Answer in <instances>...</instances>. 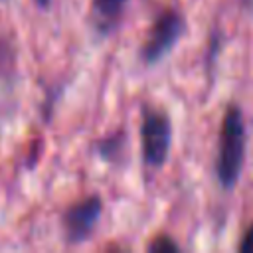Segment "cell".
I'll use <instances>...</instances> for the list:
<instances>
[{"mask_svg": "<svg viewBox=\"0 0 253 253\" xmlns=\"http://www.w3.org/2000/svg\"><path fill=\"white\" fill-rule=\"evenodd\" d=\"M239 251H245V253H253V225L245 231L241 243H239Z\"/></svg>", "mask_w": 253, "mask_h": 253, "instance_id": "7", "label": "cell"}, {"mask_svg": "<svg viewBox=\"0 0 253 253\" xmlns=\"http://www.w3.org/2000/svg\"><path fill=\"white\" fill-rule=\"evenodd\" d=\"M243 160H245V123L239 107L229 105L221 121L217 156H215V176L225 190H231L237 184L243 170Z\"/></svg>", "mask_w": 253, "mask_h": 253, "instance_id": "1", "label": "cell"}, {"mask_svg": "<svg viewBox=\"0 0 253 253\" xmlns=\"http://www.w3.org/2000/svg\"><path fill=\"white\" fill-rule=\"evenodd\" d=\"M176 249H178V243H174L168 237H158L148 245V251H176Z\"/></svg>", "mask_w": 253, "mask_h": 253, "instance_id": "6", "label": "cell"}, {"mask_svg": "<svg viewBox=\"0 0 253 253\" xmlns=\"http://www.w3.org/2000/svg\"><path fill=\"white\" fill-rule=\"evenodd\" d=\"M101 211H103V202L99 196H87V198L71 204L61 217L65 241L75 245V243L89 239L91 231L95 229V225L101 217Z\"/></svg>", "mask_w": 253, "mask_h": 253, "instance_id": "4", "label": "cell"}, {"mask_svg": "<svg viewBox=\"0 0 253 253\" xmlns=\"http://www.w3.org/2000/svg\"><path fill=\"white\" fill-rule=\"evenodd\" d=\"M182 34H184V18L174 10L162 12L156 18V22L152 24V28L142 43V49H140L142 61L148 65L160 61L176 45V42L182 38Z\"/></svg>", "mask_w": 253, "mask_h": 253, "instance_id": "3", "label": "cell"}, {"mask_svg": "<svg viewBox=\"0 0 253 253\" xmlns=\"http://www.w3.org/2000/svg\"><path fill=\"white\" fill-rule=\"evenodd\" d=\"M172 142V125L168 115L158 111H144L140 125V148L142 158L148 166L160 168L170 152Z\"/></svg>", "mask_w": 253, "mask_h": 253, "instance_id": "2", "label": "cell"}, {"mask_svg": "<svg viewBox=\"0 0 253 253\" xmlns=\"http://www.w3.org/2000/svg\"><path fill=\"white\" fill-rule=\"evenodd\" d=\"M0 2H2V0H0Z\"/></svg>", "mask_w": 253, "mask_h": 253, "instance_id": "9", "label": "cell"}, {"mask_svg": "<svg viewBox=\"0 0 253 253\" xmlns=\"http://www.w3.org/2000/svg\"><path fill=\"white\" fill-rule=\"evenodd\" d=\"M36 4L42 6V8H47L49 6V0H36Z\"/></svg>", "mask_w": 253, "mask_h": 253, "instance_id": "8", "label": "cell"}, {"mask_svg": "<svg viewBox=\"0 0 253 253\" xmlns=\"http://www.w3.org/2000/svg\"><path fill=\"white\" fill-rule=\"evenodd\" d=\"M126 0H93L89 10V24L99 36H109L117 30Z\"/></svg>", "mask_w": 253, "mask_h": 253, "instance_id": "5", "label": "cell"}]
</instances>
